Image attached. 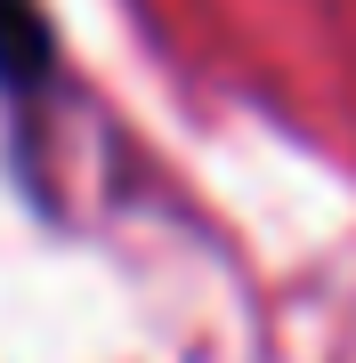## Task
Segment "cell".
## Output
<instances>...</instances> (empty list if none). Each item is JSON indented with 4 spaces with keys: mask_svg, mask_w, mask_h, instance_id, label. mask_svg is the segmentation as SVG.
Here are the masks:
<instances>
[{
    "mask_svg": "<svg viewBox=\"0 0 356 363\" xmlns=\"http://www.w3.org/2000/svg\"><path fill=\"white\" fill-rule=\"evenodd\" d=\"M0 105L9 121L33 138V169L41 145H49V105H57V25H49V0H0Z\"/></svg>",
    "mask_w": 356,
    "mask_h": 363,
    "instance_id": "1",
    "label": "cell"
}]
</instances>
